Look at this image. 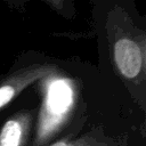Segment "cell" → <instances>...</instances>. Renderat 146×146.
I'll return each instance as SVG.
<instances>
[{
	"label": "cell",
	"mask_w": 146,
	"mask_h": 146,
	"mask_svg": "<svg viewBox=\"0 0 146 146\" xmlns=\"http://www.w3.org/2000/svg\"><path fill=\"white\" fill-rule=\"evenodd\" d=\"M43 99L39 113L34 145L48 140L64 124L75 104L76 90L73 80L52 73L44 78Z\"/></svg>",
	"instance_id": "cell-2"
},
{
	"label": "cell",
	"mask_w": 146,
	"mask_h": 146,
	"mask_svg": "<svg viewBox=\"0 0 146 146\" xmlns=\"http://www.w3.org/2000/svg\"><path fill=\"white\" fill-rule=\"evenodd\" d=\"M50 146H108L105 141L98 139L91 133H87L76 138H64L52 143Z\"/></svg>",
	"instance_id": "cell-5"
},
{
	"label": "cell",
	"mask_w": 146,
	"mask_h": 146,
	"mask_svg": "<svg viewBox=\"0 0 146 146\" xmlns=\"http://www.w3.org/2000/svg\"><path fill=\"white\" fill-rule=\"evenodd\" d=\"M32 115L27 111L15 113L0 129V146H24L29 138Z\"/></svg>",
	"instance_id": "cell-4"
},
{
	"label": "cell",
	"mask_w": 146,
	"mask_h": 146,
	"mask_svg": "<svg viewBox=\"0 0 146 146\" xmlns=\"http://www.w3.org/2000/svg\"><path fill=\"white\" fill-rule=\"evenodd\" d=\"M56 71V65L43 63L22 67L7 75L2 81H0V111L11 103L29 86L36 81H41Z\"/></svg>",
	"instance_id": "cell-3"
},
{
	"label": "cell",
	"mask_w": 146,
	"mask_h": 146,
	"mask_svg": "<svg viewBox=\"0 0 146 146\" xmlns=\"http://www.w3.org/2000/svg\"><path fill=\"white\" fill-rule=\"evenodd\" d=\"M106 29L113 62L120 75L129 81L143 78L146 63L144 32L135 27L129 17H122L121 11L111 15Z\"/></svg>",
	"instance_id": "cell-1"
}]
</instances>
